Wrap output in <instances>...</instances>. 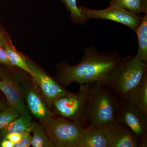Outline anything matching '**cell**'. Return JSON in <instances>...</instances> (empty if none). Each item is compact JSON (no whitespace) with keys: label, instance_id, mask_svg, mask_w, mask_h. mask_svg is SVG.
<instances>
[{"label":"cell","instance_id":"obj_1","mask_svg":"<svg viewBox=\"0 0 147 147\" xmlns=\"http://www.w3.org/2000/svg\"><path fill=\"white\" fill-rule=\"evenodd\" d=\"M123 57L115 50L100 51L94 46H86L78 64L71 65L65 61L58 65L56 80L63 87L74 82L80 85L99 82Z\"/></svg>","mask_w":147,"mask_h":147},{"label":"cell","instance_id":"obj_2","mask_svg":"<svg viewBox=\"0 0 147 147\" xmlns=\"http://www.w3.org/2000/svg\"><path fill=\"white\" fill-rule=\"evenodd\" d=\"M147 64L136 59L135 55H128L99 82L115 92L121 100H126L147 74Z\"/></svg>","mask_w":147,"mask_h":147},{"label":"cell","instance_id":"obj_3","mask_svg":"<svg viewBox=\"0 0 147 147\" xmlns=\"http://www.w3.org/2000/svg\"><path fill=\"white\" fill-rule=\"evenodd\" d=\"M120 98L100 82L90 84L86 114L87 127L115 123L114 116Z\"/></svg>","mask_w":147,"mask_h":147},{"label":"cell","instance_id":"obj_4","mask_svg":"<svg viewBox=\"0 0 147 147\" xmlns=\"http://www.w3.org/2000/svg\"><path fill=\"white\" fill-rule=\"evenodd\" d=\"M40 121L55 147H76L86 128L81 124L57 116Z\"/></svg>","mask_w":147,"mask_h":147},{"label":"cell","instance_id":"obj_5","mask_svg":"<svg viewBox=\"0 0 147 147\" xmlns=\"http://www.w3.org/2000/svg\"><path fill=\"white\" fill-rule=\"evenodd\" d=\"M90 88V84H80L76 93L56 98L52 103L51 111L56 116L76 122L86 128L85 114Z\"/></svg>","mask_w":147,"mask_h":147},{"label":"cell","instance_id":"obj_6","mask_svg":"<svg viewBox=\"0 0 147 147\" xmlns=\"http://www.w3.org/2000/svg\"><path fill=\"white\" fill-rule=\"evenodd\" d=\"M114 118L115 123L128 127L144 147H147V114L129 101L120 100L116 107Z\"/></svg>","mask_w":147,"mask_h":147},{"label":"cell","instance_id":"obj_7","mask_svg":"<svg viewBox=\"0 0 147 147\" xmlns=\"http://www.w3.org/2000/svg\"><path fill=\"white\" fill-rule=\"evenodd\" d=\"M78 7L87 21L91 19H107L125 25L134 31L143 18L140 15L118 7L109 6L100 10L91 9L84 6Z\"/></svg>","mask_w":147,"mask_h":147},{"label":"cell","instance_id":"obj_8","mask_svg":"<svg viewBox=\"0 0 147 147\" xmlns=\"http://www.w3.org/2000/svg\"><path fill=\"white\" fill-rule=\"evenodd\" d=\"M27 63L29 67L36 74L32 78L37 85L48 108L51 110L52 103L58 98L71 93L32 61L28 59Z\"/></svg>","mask_w":147,"mask_h":147},{"label":"cell","instance_id":"obj_9","mask_svg":"<svg viewBox=\"0 0 147 147\" xmlns=\"http://www.w3.org/2000/svg\"><path fill=\"white\" fill-rule=\"evenodd\" d=\"M20 84L28 110L40 121L56 116L46 105L39 88L32 80L21 75Z\"/></svg>","mask_w":147,"mask_h":147},{"label":"cell","instance_id":"obj_10","mask_svg":"<svg viewBox=\"0 0 147 147\" xmlns=\"http://www.w3.org/2000/svg\"><path fill=\"white\" fill-rule=\"evenodd\" d=\"M99 127L108 140L109 147H144L134 132L125 125L115 123Z\"/></svg>","mask_w":147,"mask_h":147},{"label":"cell","instance_id":"obj_11","mask_svg":"<svg viewBox=\"0 0 147 147\" xmlns=\"http://www.w3.org/2000/svg\"><path fill=\"white\" fill-rule=\"evenodd\" d=\"M21 74L4 75L3 73L0 80V90L7 99L8 105L15 108L20 115L29 112L26 105L24 94L20 84Z\"/></svg>","mask_w":147,"mask_h":147},{"label":"cell","instance_id":"obj_12","mask_svg":"<svg viewBox=\"0 0 147 147\" xmlns=\"http://www.w3.org/2000/svg\"><path fill=\"white\" fill-rule=\"evenodd\" d=\"M76 147H109V144L99 126L90 127L83 130Z\"/></svg>","mask_w":147,"mask_h":147},{"label":"cell","instance_id":"obj_13","mask_svg":"<svg viewBox=\"0 0 147 147\" xmlns=\"http://www.w3.org/2000/svg\"><path fill=\"white\" fill-rule=\"evenodd\" d=\"M3 45L7 54L9 60L12 65L28 74L32 78H34L36 74L27 65L28 59L16 50L11 40L6 42Z\"/></svg>","mask_w":147,"mask_h":147},{"label":"cell","instance_id":"obj_14","mask_svg":"<svg viewBox=\"0 0 147 147\" xmlns=\"http://www.w3.org/2000/svg\"><path fill=\"white\" fill-rule=\"evenodd\" d=\"M32 118L29 112L21 114L19 117L11 122L0 132V136L3 137L12 133L23 134L28 131H32L33 126Z\"/></svg>","mask_w":147,"mask_h":147},{"label":"cell","instance_id":"obj_15","mask_svg":"<svg viewBox=\"0 0 147 147\" xmlns=\"http://www.w3.org/2000/svg\"><path fill=\"white\" fill-rule=\"evenodd\" d=\"M125 100L131 102L147 114V74Z\"/></svg>","mask_w":147,"mask_h":147},{"label":"cell","instance_id":"obj_16","mask_svg":"<svg viewBox=\"0 0 147 147\" xmlns=\"http://www.w3.org/2000/svg\"><path fill=\"white\" fill-rule=\"evenodd\" d=\"M134 31L137 34L139 45L135 59L147 63V13H145Z\"/></svg>","mask_w":147,"mask_h":147},{"label":"cell","instance_id":"obj_17","mask_svg":"<svg viewBox=\"0 0 147 147\" xmlns=\"http://www.w3.org/2000/svg\"><path fill=\"white\" fill-rule=\"evenodd\" d=\"M32 132L33 135L31 146L33 147H55L47 136L41 125L33 123Z\"/></svg>","mask_w":147,"mask_h":147},{"label":"cell","instance_id":"obj_18","mask_svg":"<svg viewBox=\"0 0 147 147\" xmlns=\"http://www.w3.org/2000/svg\"><path fill=\"white\" fill-rule=\"evenodd\" d=\"M65 5L67 11L70 12L71 21L75 24L85 25L88 21L84 18V15L77 6L76 0H60Z\"/></svg>","mask_w":147,"mask_h":147},{"label":"cell","instance_id":"obj_19","mask_svg":"<svg viewBox=\"0 0 147 147\" xmlns=\"http://www.w3.org/2000/svg\"><path fill=\"white\" fill-rule=\"evenodd\" d=\"M109 6L125 9L138 15L143 13L142 0H112Z\"/></svg>","mask_w":147,"mask_h":147},{"label":"cell","instance_id":"obj_20","mask_svg":"<svg viewBox=\"0 0 147 147\" xmlns=\"http://www.w3.org/2000/svg\"><path fill=\"white\" fill-rule=\"evenodd\" d=\"M20 115L15 108L8 105L0 112V132Z\"/></svg>","mask_w":147,"mask_h":147},{"label":"cell","instance_id":"obj_21","mask_svg":"<svg viewBox=\"0 0 147 147\" xmlns=\"http://www.w3.org/2000/svg\"><path fill=\"white\" fill-rule=\"evenodd\" d=\"M32 131H28L24 133L21 137L20 142L17 144H13V147H29L31 146V142L32 136L30 132Z\"/></svg>","mask_w":147,"mask_h":147},{"label":"cell","instance_id":"obj_22","mask_svg":"<svg viewBox=\"0 0 147 147\" xmlns=\"http://www.w3.org/2000/svg\"><path fill=\"white\" fill-rule=\"evenodd\" d=\"M0 64L5 65L8 68L12 69L15 67L10 63L3 44H0Z\"/></svg>","mask_w":147,"mask_h":147},{"label":"cell","instance_id":"obj_23","mask_svg":"<svg viewBox=\"0 0 147 147\" xmlns=\"http://www.w3.org/2000/svg\"><path fill=\"white\" fill-rule=\"evenodd\" d=\"M23 134H20L18 133H12L6 135L4 138L9 139V141L12 142L13 144H17L20 142Z\"/></svg>","mask_w":147,"mask_h":147},{"label":"cell","instance_id":"obj_24","mask_svg":"<svg viewBox=\"0 0 147 147\" xmlns=\"http://www.w3.org/2000/svg\"><path fill=\"white\" fill-rule=\"evenodd\" d=\"M11 40L8 34L0 26V44H3Z\"/></svg>","mask_w":147,"mask_h":147},{"label":"cell","instance_id":"obj_25","mask_svg":"<svg viewBox=\"0 0 147 147\" xmlns=\"http://www.w3.org/2000/svg\"><path fill=\"white\" fill-rule=\"evenodd\" d=\"M13 144L9 139L4 138L1 143V146L2 147H13Z\"/></svg>","mask_w":147,"mask_h":147},{"label":"cell","instance_id":"obj_26","mask_svg":"<svg viewBox=\"0 0 147 147\" xmlns=\"http://www.w3.org/2000/svg\"><path fill=\"white\" fill-rule=\"evenodd\" d=\"M143 13H147V0H142Z\"/></svg>","mask_w":147,"mask_h":147},{"label":"cell","instance_id":"obj_27","mask_svg":"<svg viewBox=\"0 0 147 147\" xmlns=\"http://www.w3.org/2000/svg\"><path fill=\"white\" fill-rule=\"evenodd\" d=\"M5 104L3 103L2 102L0 101V112L5 107Z\"/></svg>","mask_w":147,"mask_h":147},{"label":"cell","instance_id":"obj_28","mask_svg":"<svg viewBox=\"0 0 147 147\" xmlns=\"http://www.w3.org/2000/svg\"><path fill=\"white\" fill-rule=\"evenodd\" d=\"M3 72L1 71V70L0 69V78H1Z\"/></svg>","mask_w":147,"mask_h":147}]
</instances>
